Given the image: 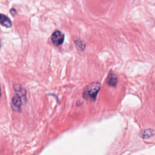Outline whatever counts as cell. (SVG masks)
Listing matches in <instances>:
<instances>
[{
	"mask_svg": "<svg viewBox=\"0 0 155 155\" xmlns=\"http://www.w3.org/2000/svg\"><path fill=\"white\" fill-rule=\"evenodd\" d=\"M0 23L7 28H10L12 25V22L10 18L4 14H0Z\"/></svg>",
	"mask_w": 155,
	"mask_h": 155,
	"instance_id": "5b68a950",
	"label": "cell"
},
{
	"mask_svg": "<svg viewBox=\"0 0 155 155\" xmlns=\"http://www.w3.org/2000/svg\"><path fill=\"white\" fill-rule=\"evenodd\" d=\"M153 133L154 131L152 130H145L140 132V136L143 139H147L151 137L153 134Z\"/></svg>",
	"mask_w": 155,
	"mask_h": 155,
	"instance_id": "ba28073f",
	"label": "cell"
},
{
	"mask_svg": "<svg viewBox=\"0 0 155 155\" xmlns=\"http://www.w3.org/2000/svg\"><path fill=\"white\" fill-rule=\"evenodd\" d=\"M10 13H11V14H12L13 16H15V15H16L17 12H16V10L15 9L12 8V9L10 10Z\"/></svg>",
	"mask_w": 155,
	"mask_h": 155,
	"instance_id": "9c48e42d",
	"label": "cell"
},
{
	"mask_svg": "<svg viewBox=\"0 0 155 155\" xmlns=\"http://www.w3.org/2000/svg\"><path fill=\"white\" fill-rule=\"evenodd\" d=\"M1 96V87H0V97Z\"/></svg>",
	"mask_w": 155,
	"mask_h": 155,
	"instance_id": "8fae6325",
	"label": "cell"
},
{
	"mask_svg": "<svg viewBox=\"0 0 155 155\" xmlns=\"http://www.w3.org/2000/svg\"><path fill=\"white\" fill-rule=\"evenodd\" d=\"M51 39L53 44L54 45L58 46L63 43L64 41V35L61 31L56 30L53 33Z\"/></svg>",
	"mask_w": 155,
	"mask_h": 155,
	"instance_id": "7a4b0ae2",
	"label": "cell"
},
{
	"mask_svg": "<svg viewBox=\"0 0 155 155\" xmlns=\"http://www.w3.org/2000/svg\"><path fill=\"white\" fill-rule=\"evenodd\" d=\"M107 84L110 86L111 87H114L117 85V77L116 76V74L113 73V72H110L107 77Z\"/></svg>",
	"mask_w": 155,
	"mask_h": 155,
	"instance_id": "8992f818",
	"label": "cell"
},
{
	"mask_svg": "<svg viewBox=\"0 0 155 155\" xmlns=\"http://www.w3.org/2000/svg\"><path fill=\"white\" fill-rule=\"evenodd\" d=\"M14 89L15 90L17 95L21 98L22 100H26V93L25 89L19 84L14 85Z\"/></svg>",
	"mask_w": 155,
	"mask_h": 155,
	"instance_id": "277c9868",
	"label": "cell"
},
{
	"mask_svg": "<svg viewBox=\"0 0 155 155\" xmlns=\"http://www.w3.org/2000/svg\"><path fill=\"white\" fill-rule=\"evenodd\" d=\"M1 40L0 39V48H1Z\"/></svg>",
	"mask_w": 155,
	"mask_h": 155,
	"instance_id": "30bf717a",
	"label": "cell"
},
{
	"mask_svg": "<svg viewBox=\"0 0 155 155\" xmlns=\"http://www.w3.org/2000/svg\"><path fill=\"white\" fill-rule=\"evenodd\" d=\"M101 88V85L97 82H93L84 88L83 97L87 100L94 101L98 91Z\"/></svg>",
	"mask_w": 155,
	"mask_h": 155,
	"instance_id": "6da1fadb",
	"label": "cell"
},
{
	"mask_svg": "<svg viewBox=\"0 0 155 155\" xmlns=\"http://www.w3.org/2000/svg\"><path fill=\"white\" fill-rule=\"evenodd\" d=\"M22 99L18 95L13 96L12 101V107L14 111H19L22 106Z\"/></svg>",
	"mask_w": 155,
	"mask_h": 155,
	"instance_id": "3957f363",
	"label": "cell"
},
{
	"mask_svg": "<svg viewBox=\"0 0 155 155\" xmlns=\"http://www.w3.org/2000/svg\"><path fill=\"white\" fill-rule=\"evenodd\" d=\"M73 40L76 48L80 51H84L85 49V42L83 40L77 38H74Z\"/></svg>",
	"mask_w": 155,
	"mask_h": 155,
	"instance_id": "52a82bcc",
	"label": "cell"
}]
</instances>
